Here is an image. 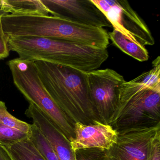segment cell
<instances>
[{"label":"cell","mask_w":160,"mask_h":160,"mask_svg":"<svg viewBox=\"0 0 160 160\" xmlns=\"http://www.w3.org/2000/svg\"><path fill=\"white\" fill-rule=\"evenodd\" d=\"M160 123V58L152 69L119 88L118 105L107 124L119 131L126 128L152 127Z\"/></svg>","instance_id":"6da1fadb"},{"label":"cell","mask_w":160,"mask_h":160,"mask_svg":"<svg viewBox=\"0 0 160 160\" xmlns=\"http://www.w3.org/2000/svg\"><path fill=\"white\" fill-rule=\"evenodd\" d=\"M35 63L45 88L73 124L88 125L98 120L90 97L87 73L45 62Z\"/></svg>","instance_id":"7a4b0ae2"},{"label":"cell","mask_w":160,"mask_h":160,"mask_svg":"<svg viewBox=\"0 0 160 160\" xmlns=\"http://www.w3.org/2000/svg\"><path fill=\"white\" fill-rule=\"evenodd\" d=\"M9 50L19 58L71 67L85 73L95 70L108 58L107 49L62 39L33 37H9Z\"/></svg>","instance_id":"3957f363"},{"label":"cell","mask_w":160,"mask_h":160,"mask_svg":"<svg viewBox=\"0 0 160 160\" xmlns=\"http://www.w3.org/2000/svg\"><path fill=\"white\" fill-rule=\"evenodd\" d=\"M111 23L114 29L145 46H153L154 38L145 21L125 0H92Z\"/></svg>","instance_id":"277c9868"},{"label":"cell","mask_w":160,"mask_h":160,"mask_svg":"<svg viewBox=\"0 0 160 160\" xmlns=\"http://www.w3.org/2000/svg\"><path fill=\"white\" fill-rule=\"evenodd\" d=\"M91 100L98 120L107 124L115 111L123 77L112 69L96 70L87 73Z\"/></svg>","instance_id":"5b68a950"},{"label":"cell","mask_w":160,"mask_h":160,"mask_svg":"<svg viewBox=\"0 0 160 160\" xmlns=\"http://www.w3.org/2000/svg\"><path fill=\"white\" fill-rule=\"evenodd\" d=\"M160 130V123L152 127H137L118 131L117 143L102 152L99 160H148L151 144Z\"/></svg>","instance_id":"8992f818"},{"label":"cell","mask_w":160,"mask_h":160,"mask_svg":"<svg viewBox=\"0 0 160 160\" xmlns=\"http://www.w3.org/2000/svg\"><path fill=\"white\" fill-rule=\"evenodd\" d=\"M52 16L87 26L111 28V23L92 0H41Z\"/></svg>","instance_id":"52a82bcc"},{"label":"cell","mask_w":160,"mask_h":160,"mask_svg":"<svg viewBox=\"0 0 160 160\" xmlns=\"http://www.w3.org/2000/svg\"><path fill=\"white\" fill-rule=\"evenodd\" d=\"M74 130L75 137L70 144L75 152L90 148H97L102 152L108 150L118 139V131L97 120L88 125L76 122Z\"/></svg>","instance_id":"ba28073f"},{"label":"cell","mask_w":160,"mask_h":160,"mask_svg":"<svg viewBox=\"0 0 160 160\" xmlns=\"http://www.w3.org/2000/svg\"><path fill=\"white\" fill-rule=\"evenodd\" d=\"M25 115L31 118L48 139L58 160H78L77 152L72 150L70 141L39 109L30 104Z\"/></svg>","instance_id":"9c48e42d"},{"label":"cell","mask_w":160,"mask_h":160,"mask_svg":"<svg viewBox=\"0 0 160 160\" xmlns=\"http://www.w3.org/2000/svg\"><path fill=\"white\" fill-rule=\"evenodd\" d=\"M0 14L48 16L50 13L41 0H0Z\"/></svg>","instance_id":"30bf717a"},{"label":"cell","mask_w":160,"mask_h":160,"mask_svg":"<svg viewBox=\"0 0 160 160\" xmlns=\"http://www.w3.org/2000/svg\"><path fill=\"white\" fill-rule=\"evenodd\" d=\"M109 39L125 54L139 62L147 61L149 54L145 47L124 36L116 30L108 33Z\"/></svg>","instance_id":"8fae6325"},{"label":"cell","mask_w":160,"mask_h":160,"mask_svg":"<svg viewBox=\"0 0 160 160\" xmlns=\"http://www.w3.org/2000/svg\"><path fill=\"white\" fill-rule=\"evenodd\" d=\"M12 160H46L28 137L8 147H3Z\"/></svg>","instance_id":"7c38bea8"},{"label":"cell","mask_w":160,"mask_h":160,"mask_svg":"<svg viewBox=\"0 0 160 160\" xmlns=\"http://www.w3.org/2000/svg\"><path fill=\"white\" fill-rule=\"evenodd\" d=\"M28 137L37 150L46 160H58L48 139L40 129L33 123L31 124Z\"/></svg>","instance_id":"4fadbf2b"},{"label":"cell","mask_w":160,"mask_h":160,"mask_svg":"<svg viewBox=\"0 0 160 160\" xmlns=\"http://www.w3.org/2000/svg\"><path fill=\"white\" fill-rule=\"evenodd\" d=\"M0 122L14 130L28 135L31 124L20 120L10 114L7 110L5 103L0 101Z\"/></svg>","instance_id":"5bb4252c"},{"label":"cell","mask_w":160,"mask_h":160,"mask_svg":"<svg viewBox=\"0 0 160 160\" xmlns=\"http://www.w3.org/2000/svg\"><path fill=\"white\" fill-rule=\"evenodd\" d=\"M28 137V134L7 127L0 122V145L8 147Z\"/></svg>","instance_id":"9a60e30c"},{"label":"cell","mask_w":160,"mask_h":160,"mask_svg":"<svg viewBox=\"0 0 160 160\" xmlns=\"http://www.w3.org/2000/svg\"><path fill=\"white\" fill-rule=\"evenodd\" d=\"M148 160H160V130L157 131L152 141Z\"/></svg>","instance_id":"2e32d148"},{"label":"cell","mask_w":160,"mask_h":160,"mask_svg":"<svg viewBox=\"0 0 160 160\" xmlns=\"http://www.w3.org/2000/svg\"><path fill=\"white\" fill-rule=\"evenodd\" d=\"M2 15L0 14V59L8 58L10 54L8 45V38L4 33L2 23Z\"/></svg>","instance_id":"e0dca14e"},{"label":"cell","mask_w":160,"mask_h":160,"mask_svg":"<svg viewBox=\"0 0 160 160\" xmlns=\"http://www.w3.org/2000/svg\"><path fill=\"white\" fill-rule=\"evenodd\" d=\"M0 160H12L4 148L0 145Z\"/></svg>","instance_id":"ac0fdd59"},{"label":"cell","mask_w":160,"mask_h":160,"mask_svg":"<svg viewBox=\"0 0 160 160\" xmlns=\"http://www.w3.org/2000/svg\"><path fill=\"white\" fill-rule=\"evenodd\" d=\"M78 160H95L92 157H85L82 156L81 158H78Z\"/></svg>","instance_id":"d6986e66"}]
</instances>
